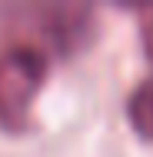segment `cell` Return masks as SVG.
Listing matches in <instances>:
<instances>
[{"label":"cell","instance_id":"obj_1","mask_svg":"<svg viewBox=\"0 0 153 157\" xmlns=\"http://www.w3.org/2000/svg\"><path fill=\"white\" fill-rule=\"evenodd\" d=\"M47 80V57L33 47H10L0 54V130L24 134L30 107Z\"/></svg>","mask_w":153,"mask_h":157},{"label":"cell","instance_id":"obj_2","mask_svg":"<svg viewBox=\"0 0 153 157\" xmlns=\"http://www.w3.org/2000/svg\"><path fill=\"white\" fill-rule=\"evenodd\" d=\"M30 13L40 17L37 30L63 54L83 47L90 40V30L97 27L93 24V7H87V3H47V7H37Z\"/></svg>","mask_w":153,"mask_h":157},{"label":"cell","instance_id":"obj_3","mask_svg":"<svg viewBox=\"0 0 153 157\" xmlns=\"http://www.w3.org/2000/svg\"><path fill=\"white\" fill-rule=\"evenodd\" d=\"M126 121H130L137 137L153 140V77L140 80L133 87V94L126 100Z\"/></svg>","mask_w":153,"mask_h":157},{"label":"cell","instance_id":"obj_4","mask_svg":"<svg viewBox=\"0 0 153 157\" xmlns=\"http://www.w3.org/2000/svg\"><path fill=\"white\" fill-rule=\"evenodd\" d=\"M137 17H140V37H143V47H147V57L153 60V7H140Z\"/></svg>","mask_w":153,"mask_h":157}]
</instances>
